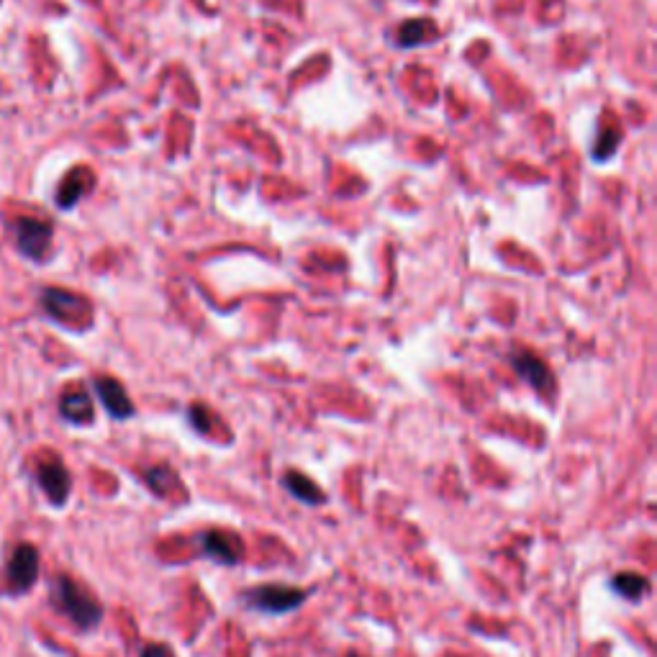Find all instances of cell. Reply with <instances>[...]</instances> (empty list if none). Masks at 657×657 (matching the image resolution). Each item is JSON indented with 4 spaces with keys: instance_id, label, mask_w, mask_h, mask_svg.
I'll return each instance as SVG.
<instances>
[{
    "instance_id": "cell-14",
    "label": "cell",
    "mask_w": 657,
    "mask_h": 657,
    "mask_svg": "<svg viewBox=\"0 0 657 657\" xmlns=\"http://www.w3.org/2000/svg\"><path fill=\"white\" fill-rule=\"evenodd\" d=\"M611 591L619 593L627 601H642L650 593V581L640 573H619L611 578Z\"/></svg>"
},
{
    "instance_id": "cell-6",
    "label": "cell",
    "mask_w": 657,
    "mask_h": 657,
    "mask_svg": "<svg viewBox=\"0 0 657 657\" xmlns=\"http://www.w3.org/2000/svg\"><path fill=\"white\" fill-rule=\"evenodd\" d=\"M36 483L44 491V496L49 498L52 506H65L67 498L72 493V475L65 468V462L57 455L44 457L39 465H36Z\"/></svg>"
},
{
    "instance_id": "cell-4",
    "label": "cell",
    "mask_w": 657,
    "mask_h": 657,
    "mask_svg": "<svg viewBox=\"0 0 657 657\" xmlns=\"http://www.w3.org/2000/svg\"><path fill=\"white\" fill-rule=\"evenodd\" d=\"M39 570H42V560H39V550L29 542L18 545L11 552L6 565V591L11 596H24L26 591H31L39 578Z\"/></svg>"
},
{
    "instance_id": "cell-9",
    "label": "cell",
    "mask_w": 657,
    "mask_h": 657,
    "mask_svg": "<svg viewBox=\"0 0 657 657\" xmlns=\"http://www.w3.org/2000/svg\"><path fill=\"white\" fill-rule=\"evenodd\" d=\"M93 391L111 419H119V421L131 419L134 411H137L134 409V403H131L129 393H126V388L116 378H95Z\"/></svg>"
},
{
    "instance_id": "cell-2",
    "label": "cell",
    "mask_w": 657,
    "mask_h": 657,
    "mask_svg": "<svg viewBox=\"0 0 657 657\" xmlns=\"http://www.w3.org/2000/svg\"><path fill=\"white\" fill-rule=\"evenodd\" d=\"M308 601V591L293 586H280V583H267V586L249 588L244 593V604H249L262 614H291L298 611Z\"/></svg>"
},
{
    "instance_id": "cell-7",
    "label": "cell",
    "mask_w": 657,
    "mask_h": 657,
    "mask_svg": "<svg viewBox=\"0 0 657 657\" xmlns=\"http://www.w3.org/2000/svg\"><path fill=\"white\" fill-rule=\"evenodd\" d=\"M511 367L516 370L524 383H529L539 396H552L555 393V378H552L550 367L545 365L542 357H537L534 352L527 350H514L511 352Z\"/></svg>"
},
{
    "instance_id": "cell-17",
    "label": "cell",
    "mask_w": 657,
    "mask_h": 657,
    "mask_svg": "<svg viewBox=\"0 0 657 657\" xmlns=\"http://www.w3.org/2000/svg\"><path fill=\"white\" fill-rule=\"evenodd\" d=\"M190 424H193V429L201 434H211V411L203 409V406H190V414H188Z\"/></svg>"
},
{
    "instance_id": "cell-16",
    "label": "cell",
    "mask_w": 657,
    "mask_h": 657,
    "mask_svg": "<svg viewBox=\"0 0 657 657\" xmlns=\"http://www.w3.org/2000/svg\"><path fill=\"white\" fill-rule=\"evenodd\" d=\"M619 139H622V134H619V129H604L601 134H598V142L591 147V157L598 162L609 160L611 154H614L616 144H619Z\"/></svg>"
},
{
    "instance_id": "cell-12",
    "label": "cell",
    "mask_w": 657,
    "mask_h": 657,
    "mask_svg": "<svg viewBox=\"0 0 657 657\" xmlns=\"http://www.w3.org/2000/svg\"><path fill=\"white\" fill-rule=\"evenodd\" d=\"M60 414L62 419L70 421V424H90L93 421V398L85 391H67L60 401Z\"/></svg>"
},
{
    "instance_id": "cell-8",
    "label": "cell",
    "mask_w": 657,
    "mask_h": 657,
    "mask_svg": "<svg viewBox=\"0 0 657 657\" xmlns=\"http://www.w3.org/2000/svg\"><path fill=\"white\" fill-rule=\"evenodd\" d=\"M198 542H201V552L214 560L219 565H237L242 563L244 547L239 542L237 534L231 532H219V529H211V532L198 534Z\"/></svg>"
},
{
    "instance_id": "cell-13",
    "label": "cell",
    "mask_w": 657,
    "mask_h": 657,
    "mask_svg": "<svg viewBox=\"0 0 657 657\" xmlns=\"http://www.w3.org/2000/svg\"><path fill=\"white\" fill-rule=\"evenodd\" d=\"M437 36V26H434L429 18H414V21H406V24L398 29L396 44L403 49H416L434 42Z\"/></svg>"
},
{
    "instance_id": "cell-1",
    "label": "cell",
    "mask_w": 657,
    "mask_h": 657,
    "mask_svg": "<svg viewBox=\"0 0 657 657\" xmlns=\"http://www.w3.org/2000/svg\"><path fill=\"white\" fill-rule=\"evenodd\" d=\"M52 604L54 609L65 614L80 632H90L103 622V606L93 593L85 591L70 575H57L52 581Z\"/></svg>"
},
{
    "instance_id": "cell-19",
    "label": "cell",
    "mask_w": 657,
    "mask_h": 657,
    "mask_svg": "<svg viewBox=\"0 0 657 657\" xmlns=\"http://www.w3.org/2000/svg\"><path fill=\"white\" fill-rule=\"evenodd\" d=\"M347 657H360V655H357V652H350V655H347Z\"/></svg>"
},
{
    "instance_id": "cell-18",
    "label": "cell",
    "mask_w": 657,
    "mask_h": 657,
    "mask_svg": "<svg viewBox=\"0 0 657 657\" xmlns=\"http://www.w3.org/2000/svg\"><path fill=\"white\" fill-rule=\"evenodd\" d=\"M142 657H172V652L165 645H149L144 647Z\"/></svg>"
},
{
    "instance_id": "cell-15",
    "label": "cell",
    "mask_w": 657,
    "mask_h": 657,
    "mask_svg": "<svg viewBox=\"0 0 657 657\" xmlns=\"http://www.w3.org/2000/svg\"><path fill=\"white\" fill-rule=\"evenodd\" d=\"M144 480H147V486L152 488L157 496H167L170 483H175V473H172L167 465H157V468H149L147 473H144Z\"/></svg>"
},
{
    "instance_id": "cell-10",
    "label": "cell",
    "mask_w": 657,
    "mask_h": 657,
    "mask_svg": "<svg viewBox=\"0 0 657 657\" xmlns=\"http://www.w3.org/2000/svg\"><path fill=\"white\" fill-rule=\"evenodd\" d=\"M93 185H95L93 172H90L88 167H75V170L67 172L65 178H62L60 188H57V206L70 211V208H75L77 203L88 196L90 190H93Z\"/></svg>"
},
{
    "instance_id": "cell-5",
    "label": "cell",
    "mask_w": 657,
    "mask_h": 657,
    "mask_svg": "<svg viewBox=\"0 0 657 657\" xmlns=\"http://www.w3.org/2000/svg\"><path fill=\"white\" fill-rule=\"evenodd\" d=\"M13 242L18 252L29 260H44L52 244V224L34 216H21L13 221Z\"/></svg>"
},
{
    "instance_id": "cell-3",
    "label": "cell",
    "mask_w": 657,
    "mask_h": 657,
    "mask_svg": "<svg viewBox=\"0 0 657 657\" xmlns=\"http://www.w3.org/2000/svg\"><path fill=\"white\" fill-rule=\"evenodd\" d=\"M42 306L54 321L70 326V329H85L90 324L93 308L77 293L62 291V288H47L42 293Z\"/></svg>"
},
{
    "instance_id": "cell-11",
    "label": "cell",
    "mask_w": 657,
    "mask_h": 657,
    "mask_svg": "<svg viewBox=\"0 0 657 657\" xmlns=\"http://www.w3.org/2000/svg\"><path fill=\"white\" fill-rule=\"evenodd\" d=\"M283 488L291 493L296 501L306 506H324L326 504V493L316 486L314 480L308 475L298 473V470H285L283 475Z\"/></svg>"
}]
</instances>
